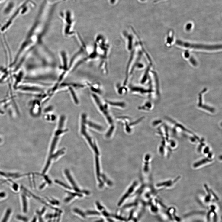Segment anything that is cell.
Here are the masks:
<instances>
[{
    "mask_svg": "<svg viewBox=\"0 0 222 222\" xmlns=\"http://www.w3.org/2000/svg\"><path fill=\"white\" fill-rule=\"evenodd\" d=\"M105 220L103 219H100V220H98L96 221L95 222H105Z\"/></svg>",
    "mask_w": 222,
    "mask_h": 222,
    "instance_id": "11",
    "label": "cell"
},
{
    "mask_svg": "<svg viewBox=\"0 0 222 222\" xmlns=\"http://www.w3.org/2000/svg\"><path fill=\"white\" fill-rule=\"evenodd\" d=\"M117 103H116L115 104L114 103V104H113V105H117ZM117 105H122L123 106H124V105H123V104H121V103H119V104H117Z\"/></svg>",
    "mask_w": 222,
    "mask_h": 222,
    "instance_id": "14",
    "label": "cell"
},
{
    "mask_svg": "<svg viewBox=\"0 0 222 222\" xmlns=\"http://www.w3.org/2000/svg\"><path fill=\"white\" fill-rule=\"evenodd\" d=\"M211 161L210 160H209L208 159H205L202 161H201L198 162L197 163H196L194 165V167H198L200 166V165H201L204 164L205 163V162H210Z\"/></svg>",
    "mask_w": 222,
    "mask_h": 222,
    "instance_id": "6",
    "label": "cell"
},
{
    "mask_svg": "<svg viewBox=\"0 0 222 222\" xmlns=\"http://www.w3.org/2000/svg\"><path fill=\"white\" fill-rule=\"evenodd\" d=\"M11 213V210L10 209H8L6 212L4 217L1 222H7Z\"/></svg>",
    "mask_w": 222,
    "mask_h": 222,
    "instance_id": "4",
    "label": "cell"
},
{
    "mask_svg": "<svg viewBox=\"0 0 222 222\" xmlns=\"http://www.w3.org/2000/svg\"><path fill=\"white\" fill-rule=\"evenodd\" d=\"M17 218L18 219L22 220L25 222H27V218L18 215L17 216Z\"/></svg>",
    "mask_w": 222,
    "mask_h": 222,
    "instance_id": "10",
    "label": "cell"
},
{
    "mask_svg": "<svg viewBox=\"0 0 222 222\" xmlns=\"http://www.w3.org/2000/svg\"><path fill=\"white\" fill-rule=\"evenodd\" d=\"M37 221V218L35 217L31 222H36Z\"/></svg>",
    "mask_w": 222,
    "mask_h": 222,
    "instance_id": "13",
    "label": "cell"
},
{
    "mask_svg": "<svg viewBox=\"0 0 222 222\" xmlns=\"http://www.w3.org/2000/svg\"><path fill=\"white\" fill-rule=\"evenodd\" d=\"M88 215L100 216L101 214L98 212L95 211H88L87 212Z\"/></svg>",
    "mask_w": 222,
    "mask_h": 222,
    "instance_id": "8",
    "label": "cell"
},
{
    "mask_svg": "<svg viewBox=\"0 0 222 222\" xmlns=\"http://www.w3.org/2000/svg\"><path fill=\"white\" fill-rule=\"evenodd\" d=\"M69 90L74 101H75V103H76V104H78L79 101L76 94L75 92H74L73 89L72 87H70L69 88Z\"/></svg>",
    "mask_w": 222,
    "mask_h": 222,
    "instance_id": "3",
    "label": "cell"
},
{
    "mask_svg": "<svg viewBox=\"0 0 222 222\" xmlns=\"http://www.w3.org/2000/svg\"><path fill=\"white\" fill-rule=\"evenodd\" d=\"M40 106V105L38 101H34L33 103H32V107L30 110L31 114L32 115H34L38 111V109H39Z\"/></svg>",
    "mask_w": 222,
    "mask_h": 222,
    "instance_id": "2",
    "label": "cell"
},
{
    "mask_svg": "<svg viewBox=\"0 0 222 222\" xmlns=\"http://www.w3.org/2000/svg\"><path fill=\"white\" fill-rule=\"evenodd\" d=\"M23 203V211L24 213H26L27 211V201L26 199V197L24 196H23L22 197Z\"/></svg>",
    "mask_w": 222,
    "mask_h": 222,
    "instance_id": "5",
    "label": "cell"
},
{
    "mask_svg": "<svg viewBox=\"0 0 222 222\" xmlns=\"http://www.w3.org/2000/svg\"><path fill=\"white\" fill-rule=\"evenodd\" d=\"M87 123L88 125V126H90V127L95 128V129H96L97 130H100L101 129V128L99 126L97 125V124H94V123H92V122H88Z\"/></svg>",
    "mask_w": 222,
    "mask_h": 222,
    "instance_id": "7",
    "label": "cell"
},
{
    "mask_svg": "<svg viewBox=\"0 0 222 222\" xmlns=\"http://www.w3.org/2000/svg\"><path fill=\"white\" fill-rule=\"evenodd\" d=\"M74 212L79 214L83 217H85V215L84 214L81 210L78 209H75L73 210Z\"/></svg>",
    "mask_w": 222,
    "mask_h": 222,
    "instance_id": "9",
    "label": "cell"
},
{
    "mask_svg": "<svg viewBox=\"0 0 222 222\" xmlns=\"http://www.w3.org/2000/svg\"><path fill=\"white\" fill-rule=\"evenodd\" d=\"M176 43L178 45L185 47L196 49L213 50L219 49L221 48V45L207 46L202 45V44L191 43L185 42L180 40H177L176 41Z\"/></svg>",
    "mask_w": 222,
    "mask_h": 222,
    "instance_id": "1",
    "label": "cell"
},
{
    "mask_svg": "<svg viewBox=\"0 0 222 222\" xmlns=\"http://www.w3.org/2000/svg\"><path fill=\"white\" fill-rule=\"evenodd\" d=\"M208 148L207 147L206 148V149L204 150V152L205 153H207L209 152V151Z\"/></svg>",
    "mask_w": 222,
    "mask_h": 222,
    "instance_id": "12",
    "label": "cell"
}]
</instances>
